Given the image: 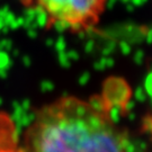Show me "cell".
<instances>
[{
	"label": "cell",
	"mask_w": 152,
	"mask_h": 152,
	"mask_svg": "<svg viewBox=\"0 0 152 152\" xmlns=\"http://www.w3.org/2000/svg\"><path fill=\"white\" fill-rule=\"evenodd\" d=\"M26 9L37 12L48 28L72 33L88 32L98 25L107 0H19Z\"/></svg>",
	"instance_id": "7a4b0ae2"
},
{
	"label": "cell",
	"mask_w": 152,
	"mask_h": 152,
	"mask_svg": "<svg viewBox=\"0 0 152 152\" xmlns=\"http://www.w3.org/2000/svg\"><path fill=\"white\" fill-rule=\"evenodd\" d=\"M0 152H23V149H17L16 144H12L11 147L5 145V147L0 148Z\"/></svg>",
	"instance_id": "3957f363"
},
{
	"label": "cell",
	"mask_w": 152,
	"mask_h": 152,
	"mask_svg": "<svg viewBox=\"0 0 152 152\" xmlns=\"http://www.w3.org/2000/svg\"><path fill=\"white\" fill-rule=\"evenodd\" d=\"M23 152H130V141L102 98L63 96L43 105L23 136Z\"/></svg>",
	"instance_id": "6da1fadb"
}]
</instances>
